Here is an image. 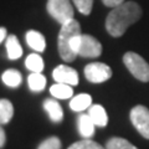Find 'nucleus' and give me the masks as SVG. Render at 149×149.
<instances>
[{
    "label": "nucleus",
    "instance_id": "obj_1",
    "mask_svg": "<svg viewBox=\"0 0 149 149\" xmlns=\"http://www.w3.org/2000/svg\"><path fill=\"white\" fill-rule=\"evenodd\" d=\"M142 17V8L134 1H124L123 4L112 8L106 19V29L113 37L124 35L127 29L136 24Z\"/></svg>",
    "mask_w": 149,
    "mask_h": 149
},
{
    "label": "nucleus",
    "instance_id": "obj_2",
    "mask_svg": "<svg viewBox=\"0 0 149 149\" xmlns=\"http://www.w3.org/2000/svg\"><path fill=\"white\" fill-rule=\"evenodd\" d=\"M81 34H82L81 26L76 19H72V20L61 25V29H60L58 37H57V49H58L60 57L65 62H72L76 58L77 55L72 51L71 45L73 42V40Z\"/></svg>",
    "mask_w": 149,
    "mask_h": 149
},
{
    "label": "nucleus",
    "instance_id": "obj_3",
    "mask_svg": "<svg viewBox=\"0 0 149 149\" xmlns=\"http://www.w3.org/2000/svg\"><path fill=\"white\" fill-rule=\"evenodd\" d=\"M123 62L128 71L133 74L137 80L142 82L149 81V63L144 60L141 55L136 52H125L123 56Z\"/></svg>",
    "mask_w": 149,
    "mask_h": 149
},
{
    "label": "nucleus",
    "instance_id": "obj_4",
    "mask_svg": "<svg viewBox=\"0 0 149 149\" xmlns=\"http://www.w3.org/2000/svg\"><path fill=\"white\" fill-rule=\"evenodd\" d=\"M46 9L50 16L61 25L74 19L73 6L70 0H47Z\"/></svg>",
    "mask_w": 149,
    "mask_h": 149
},
{
    "label": "nucleus",
    "instance_id": "obj_5",
    "mask_svg": "<svg viewBox=\"0 0 149 149\" xmlns=\"http://www.w3.org/2000/svg\"><path fill=\"white\" fill-rule=\"evenodd\" d=\"M76 52L78 56H82V57L96 58L102 54V45L96 37L87 34H82L80 41H78Z\"/></svg>",
    "mask_w": 149,
    "mask_h": 149
},
{
    "label": "nucleus",
    "instance_id": "obj_6",
    "mask_svg": "<svg viewBox=\"0 0 149 149\" xmlns=\"http://www.w3.org/2000/svg\"><path fill=\"white\" fill-rule=\"evenodd\" d=\"M130 122L139 134L149 139V109L147 107L138 104L130 111Z\"/></svg>",
    "mask_w": 149,
    "mask_h": 149
},
{
    "label": "nucleus",
    "instance_id": "obj_7",
    "mask_svg": "<svg viewBox=\"0 0 149 149\" xmlns=\"http://www.w3.org/2000/svg\"><path fill=\"white\" fill-rule=\"evenodd\" d=\"M85 77L92 83H102L112 77V70L108 65L103 62H91L86 65Z\"/></svg>",
    "mask_w": 149,
    "mask_h": 149
},
{
    "label": "nucleus",
    "instance_id": "obj_8",
    "mask_svg": "<svg viewBox=\"0 0 149 149\" xmlns=\"http://www.w3.org/2000/svg\"><path fill=\"white\" fill-rule=\"evenodd\" d=\"M52 77L58 83H66V85H70V86L78 85L77 71L72 67L66 66V65H60V66L55 67L52 71Z\"/></svg>",
    "mask_w": 149,
    "mask_h": 149
},
{
    "label": "nucleus",
    "instance_id": "obj_9",
    "mask_svg": "<svg viewBox=\"0 0 149 149\" xmlns=\"http://www.w3.org/2000/svg\"><path fill=\"white\" fill-rule=\"evenodd\" d=\"M95 127L96 124L93 123L92 118L88 113H82L77 118V128L78 133L83 139H91L95 136Z\"/></svg>",
    "mask_w": 149,
    "mask_h": 149
},
{
    "label": "nucleus",
    "instance_id": "obj_10",
    "mask_svg": "<svg viewBox=\"0 0 149 149\" xmlns=\"http://www.w3.org/2000/svg\"><path fill=\"white\" fill-rule=\"evenodd\" d=\"M26 42L30 47L36 51V52H42L46 49V40L45 36L41 32L36 31V30H29L25 35Z\"/></svg>",
    "mask_w": 149,
    "mask_h": 149
},
{
    "label": "nucleus",
    "instance_id": "obj_11",
    "mask_svg": "<svg viewBox=\"0 0 149 149\" xmlns=\"http://www.w3.org/2000/svg\"><path fill=\"white\" fill-rule=\"evenodd\" d=\"M44 109L47 112L50 119L55 123H58L61 122L62 118H63V111H62V107L60 106L58 102H56L55 100H51L47 98L44 101Z\"/></svg>",
    "mask_w": 149,
    "mask_h": 149
},
{
    "label": "nucleus",
    "instance_id": "obj_12",
    "mask_svg": "<svg viewBox=\"0 0 149 149\" xmlns=\"http://www.w3.org/2000/svg\"><path fill=\"white\" fill-rule=\"evenodd\" d=\"M88 114L92 118L93 123L96 124V127H106L108 123V116H107L106 109L101 104H92L88 108Z\"/></svg>",
    "mask_w": 149,
    "mask_h": 149
},
{
    "label": "nucleus",
    "instance_id": "obj_13",
    "mask_svg": "<svg viewBox=\"0 0 149 149\" xmlns=\"http://www.w3.org/2000/svg\"><path fill=\"white\" fill-rule=\"evenodd\" d=\"M6 54L9 60H17L22 56V47L15 35H9L5 40Z\"/></svg>",
    "mask_w": 149,
    "mask_h": 149
},
{
    "label": "nucleus",
    "instance_id": "obj_14",
    "mask_svg": "<svg viewBox=\"0 0 149 149\" xmlns=\"http://www.w3.org/2000/svg\"><path fill=\"white\" fill-rule=\"evenodd\" d=\"M92 106V97L87 93H81V95L74 96L70 102V108L74 112H82L88 109Z\"/></svg>",
    "mask_w": 149,
    "mask_h": 149
},
{
    "label": "nucleus",
    "instance_id": "obj_15",
    "mask_svg": "<svg viewBox=\"0 0 149 149\" xmlns=\"http://www.w3.org/2000/svg\"><path fill=\"white\" fill-rule=\"evenodd\" d=\"M50 93L52 95V97L57 100H67L73 96V90H72V86L57 82L50 87Z\"/></svg>",
    "mask_w": 149,
    "mask_h": 149
},
{
    "label": "nucleus",
    "instance_id": "obj_16",
    "mask_svg": "<svg viewBox=\"0 0 149 149\" xmlns=\"http://www.w3.org/2000/svg\"><path fill=\"white\" fill-rule=\"evenodd\" d=\"M27 85L32 92H40L46 86V77L41 72H31L27 77Z\"/></svg>",
    "mask_w": 149,
    "mask_h": 149
},
{
    "label": "nucleus",
    "instance_id": "obj_17",
    "mask_svg": "<svg viewBox=\"0 0 149 149\" xmlns=\"http://www.w3.org/2000/svg\"><path fill=\"white\" fill-rule=\"evenodd\" d=\"M1 80H3V82L5 83L6 86L15 88V87H19L21 85L22 76H21V73L19 72L17 70L10 68V70H6L5 72H3Z\"/></svg>",
    "mask_w": 149,
    "mask_h": 149
},
{
    "label": "nucleus",
    "instance_id": "obj_18",
    "mask_svg": "<svg viewBox=\"0 0 149 149\" xmlns=\"http://www.w3.org/2000/svg\"><path fill=\"white\" fill-rule=\"evenodd\" d=\"M14 116V106L9 100L3 98L0 101V123L8 124Z\"/></svg>",
    "mask_w": 149,
    "mask_h": 149
},
{
    "label": "nucleus",
    "instance_id": "obj_19",
    "mask_svg": "<svg viewBox=\"0 0 149 149\" xmlns=\"http://www.w3.org/2000/svg\"><path fill=\"white\" fill-rule=\"evenodd\" d=\"M25 66L31 72H41L44 70V60L39 54H30L25 60Z\"/></svg>",
    "mask_w": 149,
    "mask_h": 149
},
{
    "label": "nucleus",
    "instance_id": "obj_20",
    "mask_svg": "<svg viewBox=\"0 0 149 149\" xmlns=\"http://www.w3.org/2000/svg\"><path fill=\"white\" fill-rule=\"evenodd\" d=\"M106 149H138L136 146H133L127 139L120 137H113L107 141Z\"/></svg>",
    "mask_w": 149,
    "mask_h": 149
},
{
    "label": "nucleus",
    "instance_id": "obj_21",
    "mask_svg": "<svg viewBox=\"0 0 149 149\" xmlns=\"http://www.w3.org/2000/svg\"><path fill=\"white\" fill-rule=\"evenodd\" d=\"M67 149H104V148L97 142L92 141V139H83V141L71 144Z\"/></svg>",
    "mask_w": 149,
    "mask_h": 149
},
{
    "label": "nucleus",
    "instance_id": "obj_22",
    "mask_svg": "<svg viewBox=\"0 0 149 149\" xmlns=\"http://www.w3.org/2000/svg\"><path fill=\"white\" fill-rule=\"evenodd\" d=\"M77 10L83 15H90L93 6V0H72Z\"/></svg>",
    "mask_w": 149,
    "mask_h": 149
},
{
    "label": "nucleus",
    "instance_id": "obj_23",
    "mask_svg": "<svg viewBox=\"0 0 149 149\" xmlns=\"http://www.w3.org/2000/svg\"><path fill=\"white\" fill-rule=\"evenodd\" d=\"M37 149H61V141L57 137L46 138L44 142L39 144Z\"/></svg>",
    "mask_w": 149,
    "mask_h": 149
},
{
    "label": "nucleus",
    "instance_id": "obj_24",
    "mask_svg": "<svg viewBox=\"0 0 149 149\" xmlns=\"http://www.w3.org/2000/svg\"><path fill=\"white\" fill-rule=\"evenodd\" d=\"M102 3L108 8H116L124 3V0H102Z\"/></svg>",
    "mask_w": 149,
    "mask_h": 149
},
{
    "label": "nucleus",
    "instance_id": "obj_25",
    "mask_svg": "<svg viewBox=\"0 0 149 149\" xmlns=\"http://www.w3.org/2000/svg\"><path fill=\"white\" fill-rule=\"evenodd\" d=\"M5 142H6L5 130L1 128V129H0V148H4V146H5Z\"/></svg>",
    "mask_w": 149,
    "mask_h": 149
},
{
    "label": "nucleus",
    "instance_id": "obj_26",
    "mask_svg": "<svg viewBox=\"0 0 149 149\" xmlns=\"http://www.w3.org/2000/svg\"><path fill=\"white\" fill-rule=\"evenodd\" d=\"M6 29L5 27H1V29H0V42H4V41H5V37H8V34H6Z\"/></svg>",
    "mask_w": 149,
    "mask_h": 149
}]
</instances>
